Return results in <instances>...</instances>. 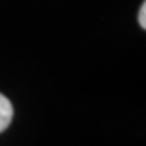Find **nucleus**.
<instances>
[{
	"instance_id": "f257e3e1",
	"label": "nucleus",
	"mask_w": 146,
	"mask_h": 146,
	"mask_svg": "<svg viewBox=\"0 0 146 146\" xmlns=\"http://www.w3.org/2000/svg\"><path fill=\"white\" fill-rule=\"evenodd\" d=\"M13 116H14V109H13L11 100L0 93V132H4L11 125Z\"/></svg>"
},
{
	"instance_id": "f03ea898",
	"label": "nucleus",
	"mask_w": 146,
	"mask_h": 146,
	"mask_svg": "<svg viewBox=\"0 0 146 146\" xmlns=\"http://www.w3.org/2000/svg\"><path fill=\"white\" fill-rule=\"evenodd\" d=\"M137 21H139V27L144 30V28H146V4H144V2H143V4H141V7H139Z\"/></svg>"
}]
</instances>
